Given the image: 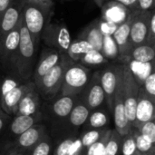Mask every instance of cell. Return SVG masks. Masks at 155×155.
Instances as JSON below:
<instances>
[{"label": "cell", "instance_id": "6da1fadb", "mask_svg": "<svg viewBox=\"0 0 155 155\" xmlns=\"http://www.w3.org/2000/svg\"><path fill=\"white\" fill-rule=\"evenodd\" d=\"M53 8V1L25 0L24 2L22 19L26 29L37 44H40L43 31L49 23Z\"/></svg>", "mask_w": 155, "mask_h": 155}, {"label": "cell", "instance_id": "7a4b0ae2", "mask_svg": "<svg viewBox=\"0 0 155 155\" xmlns=\"http://www.w3.org/2000/svg\"><path fill=\"white\" fill-rule=\"evenodd\" d=\"M38 47L39 44L34 40L33 36L26 29L23 19H21L19 45L13 66L18 76L25 81H28L33 75Z\"/></svg>", "mask_w": 155, "mask_h": 155}, {"label": "cell", "instance_id": "3957f363", "mask_svg": "<svg viewBox=\"0 0 155 155\" xmlns=\"http://www.w3.org/2000/svg\"><path fill=\"white\" fill-rule=\"evenodd\" d=\"M72 62L66 54L62 53L59 62L38 82L35 83V90L41 99L49 102L60 94L64 72Z\"/></svg>", "mask_w": 155, "mask_h": 155}, {"label": "cell", "instance_id": "277c9868", "mask_svg": "<svg viewBox=\"0 0 155 155\" xmlns=\"http://www.w3.org/2000/svg\"><path fill=\"white\" fill-rule=\"evenodd\" d=\"M92 75L91 69L78 62H72L66 68L60 91L62 95L78 96Z\"/></svg>", "mask_w": 155, "mask_h": 155}, {"label": "cell", "instance_id": "5b68a950", "mask_svg": "<svg viewBox=\"0 0 155 155\" xmlns=\"http://www.w3.org/2000/svg\"><path fill=\"white\" fill-rule=\"evenodd\" d=\"M44 113L39 111L32 115H15L11 119L8 126L2 134V143L0 145V155H3L11 146L14 141L27 129L40 123L43 120Z\"/></svg>", "mask_w": 155, "mask_h": 155}, {"label": "cell", "instance_id": "8992f818", "mask_svg": "<svg viewBox=\"0 0 155 155\" xmlns=\"http://www.w3.org/2000/svg\"><path fill=\"white\" fill-rule=\"evenodd\" d=\"M140 84L128 64H123V96L126 118L133 127Z\"/></svg>", "mask_w": 155, "mask_h": 155}, {"label": "cell", "instance_id": "52a82bcc", "mask_svg": "<svg viewBox=\"0 0 155 155\" xmlns=\"http://www.w3.org/2000/svg\"><path fill=\"white\" fill-rule=\"evenodd\" d=\"M41 40L48 47L54 48L61 53L66 54L72 42L68 27L63 23H48L43 31Z\"/></svg>", "mask_w": 155, "mask_h": 155}, {"label": "cell", "instance_id": "ba28073f", "mask_svg": "<svg viewBox=\"0 0 155 155\" xmlns=\"http://www.w3.org/2000/svg\"><path fill=\"white\" fill-rule=\"evenodd\" d=\"M78 99L84 104L90 111L104 106L105 95L100 81V71L92 73L87 84L78 95Z\"/></svg>", "mask_w": 155, "mask_h": 155}, {"label": "cell", "instance_id": "9c48e42d", "mask_svg": "<svg viewBox=\"0 0 155 155\" xmlns=\"http://www.w3.org/2000/svg\"><path fill=\"white\" fill-rule=\"evenodd\" d=\"M123 75V64H112L100 70V81L105 95V104L112 114L113 102L118 83Z\"/></svg>", "mask_w": 155, "mask_h": 155}, {"label": "cell", "instance_id": "30bf717a", "mask_svg": "<svg viewBox=\"0 0 155 155\" xmlns=\"http://www.w3.org/2000/svg\"><path fill=\"white\" fill-rule=\"evenodd\" d=\"M153 12V9L150 11H142L139 9L131 11L130 39L133 47L145 44L149 22Z\"/></svg>", "mask_w": 155, "mask_h": 155}, {"label": "cell", "instance_id": "8fae6325", "mask_svg": "<svg viewBox=\"0 0 155 155\" xmlns=\"http://www.w3.org/2000/svg\"><path fill=\"white\" fill-rule=\"evenodd\" d=\"M112 114L114 117V129L122 137L133 132V127L129 124L125 115L124 96H123V75L118 83L117 88L114 93Z\"/></svg>", "mask_w": 155, "mask_h": 155}, {"label": "cell", "instance_id": "7c38bea8", "mask_svg": "<svg viewBox=\"0 0 155 155\" xmlns=\"http://www.w3.org/2000/svg\"><path fill=\"white\" fill-rule=\"evenodd\" d=\"M35 88V84L33 81H25L21 84H16L6 92L1 94L0 107L1 109L9 114L14 116L15 109L20 100L31 90Z\"/></svg>", "mask_w": 155, "mask_h": 155}, {"label": "cell", "instance_id": "4fadbf2b", "mask_svg": "<svg viewBox=\"0 0 155 155\" xmlns=\"http://www.w3.org/2000/svg\"><path fill=\"white\" fill-rule=\"evenodd\" d=\"M25 0H12L0 18V40L21 22Z\"/></svg>", "mask_w": 155, "mask_h": 155}, {"label": "cell", "instance_id": "5bb4252c", "mask_svg": "<svg viewBox=\"0 0 155 155\" xmlns=\"http://www.w3.org/2000/svg\"><path fill=\"white\" fill-rule=\"evenodd\" d=\"M154 105L155 99L150 97L140 85L135 108V120L133 125V129L137 128L139 125L145 122L155 119Z\"/></svg>", "mask_w": 155, "mask_h": 155}, {"label": "cell", "instance_id": "9a60e30c", "mask_svg": "<svg viewBox=\"0 0 155 155\" xmlns=\"http://www.w3.org/2000/svg\"><path fill=\"white\" fill-rule=\"evenodd\" d=\"M46 134V128L44 124L38 123L22 134H20L11 144L9 149H19L25 153H28L45 135ZM8 149V150H9Z\"/></svg>", "mask_w": 155, "mask_h": 155}, {"label": "cell", "instance_id": "2e32d148", "mask_svg": "<svg viewBox=\"0 0 155 155\" xmlns=\"http://www.w3.org/2000/svg\"><path fill=\"white\" fill-rule=\"evenodd\" d=\"M101 11L103 21L118 26L128 19L132 10L115 0H109L101 6Z\"/></svg>", "mask_w": 155, "mask_h": 155}, {"label": "cell", "instance_id": "e0dca14e", "mask_svg": "<svg viewBox=\"0 0 155 155\" xmlns=\"http://www.w3.org/2000/svg\"><path fill=\"white\" fill-rule=\"evenodd\" d=\"M20 24L0 40V58L5 65L14 64L20 39Z\"/></svg>", "mask_w": 155, "mask_h": 155}, {"label": "cell", "instance_id": "ac0fdd59", "mask_svg": "<svg viewBox=\"0 0 155 155\" xmlns=\"http://www.w3.org/2000/svg\"><path fill=\"white\" fill-rule=\"evenodd\" d=\"M62 53L58 50L47 47L45 48L39 56V59L35 63L33 72V82H38L48 71H50L60 60Z\"/></svg>", "mask_w": 155, "mask_h": 155}, {"label": "cell", "instance_id": "d6986e66", "mask_svg": "<svg viewBox=\"0 0 155 155\" xmlns=\"http://www.w3.org/2000/svg\"><path fill=\"white\" fill-rule=\"evenodd\" d=\"M78 101V96L59 94L50 102V113L58 121L65 122L73 107Z\"/></svg>", "mask_w": 155, "mask_h": 155}, {"label": "cell", "instance_id": "ffe728a7", "mask_svg": "<svg viewBox=\"0 0 155 155\" xmlns=\"http://www.w3.org/2000/svg\"><path fill=\"white\" fill-rule=\"evenodd\" d=\"M41 97L35 89L29 91L18 103L15 115H32L41 111Z\"/></svg>", "mask_w": 155, "mask_h": 155}, {"label": "cell", "instance_id": "44dd1931", "mask_svg": "<svg viewBox=\"0 0 155 155\" xmlns=\"http://www.w3.org/2000/svg\"><path fill=\"white\" fill-rule=\"evenodd\" d=\"M130 24L131 16L129 15L128 19L118 25L112 35L118 46L120 56H128L131 49L133 48L130 39Z\"/></svg>", "mask_w": 155, "mask_h": 155}, {"label": "cell", "instance_id": "7402d4cb", "mask_svg": "<svg viewBox=\"0 0 155 155\" xmlns=\"http://www.w3.org/2000/svg\"><path fill=\"white\" fill-rule=\"evenodd\" d=\"M111 113L106 106L100 107L94 111H91L84 126V131L93 130V129H108L110 123Z\"/></svg>", "mask_w": 155, "mask_h": 155}, {"label": "cell", "instance_id": "603a6c76", "mask_svg": "<svg viewBox=\"0 0 155 155\" xmlns=\"http://www.w3.org/2000/svg\"><path fill=\"white\" fill-rule=\"evenodd\" d=\"M78 37L87 41L94 47V49L101 52L104 40V34L100 28L99 19L88 24L82 30Z\"/></svg>", "mask_w": 155, "mask_h": 155}, {"label": "cell", "instance_id": "cb8c5ba5", "mask_svg": "<svg viewBox=\"0 0 155 155\" xmlns=\"http://www.w3.org/2000/svg\"><path fill=\"white\" fill-rule=\"evenodd\" d=\"M90 113L91 111L87 108V106L78 99L77 103L74 104L67 117V125L74 130L81 128L85 124Z\"/></svg>", "mask_w": 155, "mask_h": 155}, {"label": "cell", "instance_id": "d4e9b609", "mask_svg": "<svg viewBox=\"0 0 155 155\" xmlns=\"http://www.w3.org/2000/svg\"><path fill=\"white\" fill-rule=\"evenodd\" d=\"M154 56L155 46L143 44L134 46L127 57H131L133 60L139 63H151L153 61Z\"/></svg>", "mask_w": 155, "mask_h": 155}, {"label": "cell", "instance_id": "484cf974", "mask_svg": "<svg viewBox=\"0 0 155 155\" xmlns=\"http://www.w3.org/2000/svg\"><path fill=\"white\" fill-rule=\"evenodd\" d=\"M94 50V47L85 40L77 37L74 40H72L66 54L74 62H79L81 57L86 53Z\"/></svg>", "mask_w": 155, "mask_h": 155}, {"label": "cell", "instance_id": "4316f807", "mask_svg": "<svg viewBox=\"0 0 155 155\" xmlns=\"http://www.w3.org/2000/svg\"><path fill=\"white\" fill-rule=\"evenodd\" d=\"M101 53L107 60H114L120 56L118 46L112 35H104Z\"/></svg>", "mask_w": 155, "mask_h": 155}, {"label": "cell", "instance_id": "83f0119b", "mask_svg": "<svg viewBox=\"0 0 155 155\" xmlns=\"http://www.w3.org/2000/svg\"><path fill=\"white\" fill-rule=\"evenodd\" d=\"M108 62H109V60H107L100 51L94 49V50L86 53L84 55H83L78 63L88 67V66L103 65V64H107Z\"/></svg>", "mask_w": 155, "mask_h": 155}, {"label": "cell", "instance_id": "f1b7e54d", "mask_svg": "<svg viewBox=\"0 0 155 155\" xmlns=\"http://www.w3.org/2000/svg\"><path fill=\"white\" fill-rule=\"evenodd\" d=\"M123 137L117 133L115 129H112L109 139L105 144L104 155H117L122 147Z\"/></svg>", "mask_w": 155, "mask_h": 155}, {"label": "cell", "instance_id": "f546056e", "mask_svg": "<svg viewBox=\"0 0 155 155\" xmlns=\"http://www.w3.org/2000/svg\"><path fill=\"white\" fill-rule=\"evenodd\" d=\"M53 141L45 134L28 153L27 155H50L53 151Z\"/></svg>", "mask_w": 155, "mask_h": 155}, {"label": "cell", "instance_id": "4dcf8cb0", "mask_svg": "<svg viewBox=\"0 0 155 155\" xmlns=\"http://www.w3.org/2000/svg\"><path fill=\"white\" fill-rule=\"evenodd\" d=\"M133 135L135 140L136 149L139 153L142 154L146 153H155V144H153L151 142H149L146 138H144L136 129H133Z\"/></svg>", "mask_w": 155, "mask_h": 155}, {"label": "cell", "instance_id": "1f68e13d", "mask_svg": "<svg viewBox=\"0 0 155 155\" xmlns=\"http://www.w3.org/2000/svg\"><path fill=\"white\" fill-rule=\"evenodd\" d=\"M106 130L107 129H98V130L93 129V130L84 131V133L79 137L81 143H82L83 147L84 148V150H86L89 146H91L92 144H94V143L99 141V139L104 135V134L105 133Z\"/></svg>", "mask_w": 155, "mask_h": 155}, {"label": "cell", "instance_id": "d6a6232c", "mask_svg": "<svg viewBox=\"0 0 155 155\" xmlns=\"http://www.w3.org/2000/svg\"><path fill=\"white\" fill-rule=\"evenodd\" d=\"M111 131H112V129H110V128L107 129L105 131V133L104 134V135L99 139V141H97L96 143H94V144L89 146L85 150V153H86L85 155H104L105 144L109 139Z\"/></svg>", "mask_w": 155, "mask_h": 155}, {"label": "cell", "instance_id": "836d02e7", "mask_svg": "<svg viewBox=\"0 0 155 155\" xmlns=\"http://www.w3.org/2000/svg\"><path fill=\"white\" fill-rule=\"evenodd\" d=\"M134 129L138 130V132L153 144H155V119L145 122Z\"/></svg>", "mask_w": 155, "mask_h": 155}, {"label": "cell", "instance_id": "e575fe53", "mask_svg": "<svg viewBox=\"0 0 155 155\" xmlns=\"http://www.w3.org/2000/svg\"><path fill=\"white\" fill-rule=\"evenodd\" d=\"M121 151L123 155H135L138 153L133 132L123 137Z\"/></svg>", "mask_w": 155, "mask_h": 155}, {"label": "cell", "instance_id": "d590c367", "mask_svg": "<svg viewBox=\"0 0 155 155\" xmlns=\"http://www.w3.org/2000/svg\"><path fill=\"white\" fill-rule=\"evenodd\" d=\"M141 86L150 97L155 99V73L153 69L151 70L150 74L146 76L143 85Z\"/></svg>", "mask_w": 155, "mask_h": 155}, {"label": "cell", "instance_id": "8d00e7d4", "mask_svg": "<svg viewBox=\"0 0 155 155\" xmlns=\"http://www.w3.org/2000/svg\"><path fill=\"white\" fill-rule=\"evenodd\" d=\"M74 137L70 136L64 140H63L58 145L57 147L54 149V155H68L69 152V148L74 141Z\"/></svg>", "mask_w": 155, "mask_h": 155}, {"label": "cell", "instance_id": "74e56055", "mask_svg": "<svg viewBox=\"0 0 155 155\" xmlns=\"http://www.w3.org/2000/svg\"><path fill=\"white\" fill-rule=\"evenodd\" d=\"M145 44L155 46V15L154 10L152 13L150 22H149V26H148V33L146 36V42Z\"/></svg>", "mask_w": 155, "mask_h": 155}, {"label": "cell", "instance_id": "f35d334b", "mask_svg": "<svg viewBox=\"0 0 155 155\" xmlns=\"http://www.w3.org/2000/svg\"><path fill=\"white\" fill-rule=\"evenodd\" d=\"M85 151L84 148L83 147L80 138H74L70 148H69V152L68 155H83V152Z\"/></svg>", "mask_w": 155, "mask_h": 155}, {"label": "cell", "instance_id": "ab89813d", "mask_svg": "<svg viewBox=\"0 0 155 155\" xmlns=\"http://www.w3.org/2000/svg\"><path fill=\"white\" fill-rule=\"evenodd\" d=\"M12 116H10L9 114H7L6 113H5L1 108H0V134H2L5 130L6 129V127L8 126Z\"/></svg>", "mask_w": 155, "mask_h": 155}, {"label": "cell", "instance_id": "60d3db41", "mask_svg": "<svg viewBox=\"0 0 155 155\" xmlns=\"http://www.w3.org/2000/svg\"><path fill=\"white\" fill-rule=\"evenodd\" d=\"M99 24H100V28L104 35H113L115 28L117 27L114 25H111V24H108V23L103 21L102 19H99Z\"/></svg>", "mask_w": 155, "mask_h": 155}, {"label": "cell", "instance_id": "b9f144b4", "mask_svg": "<svg viewBox=\"0 0 155 155\" xmlns=\"http://www.w3.org/2000/svg\"><path fill=\"white\" fill-rule=\"evenodd\" d=\"M154 0H138V8L142 11H150L153 9Z\"/></svg>", "mask_w": 155, "mask_h": 155}, {"label": "cell", "instance_id": "7bdbcfd3", "mask_svg": "<svg viewBox=\"0 0 155 155\" xmlns=\"http://www.w3.org/2000/svg\"><path fill=\"white\" fill-rule=\"evenodd\" d=\"M115 1L124 5L130 10H135L138 8V0H115Z\"/></svg>", "mask_w": 155, "mask_h": 155}, {"label": "cell", "instance_id": "ee69618b", "mask_svg": "<svg viewBox=\"0 0 155 155\" xmlns=\"http://www.w3.org/2000/svg\"><path fill=\"white\" fill-rule=\"evenodd\" d=\"M3 155H27V153H25L22 150H19V149L11 148V149L7 150Z\"/></svg>", "mask_w": 155, "mask_h": 155}, {"label": "cell", "instance_id": "f6af8a7d", "mask_svg": "<svg viewBox=\"0 0 155 155\" xmlns=\"http://www.w3.org/2000/svg\"><path fill=\"white\" fill-rule=\"evenodd\" d=\"M12 0H0V18L4 14V12L6 10V8L9 6Z\"/></svg>", "mask_w": 155, "mask_h": 155}, {"label": "cell", "instance_id": "bcb514c9", "mask_svg": "<svg viewBox=\"0 0 155 155\" xmlns=\"http://www.w3.org/2000/svg\"><path fill=\"white\" fill-rule=\"evenodd\" d=\"M94 3L96 4V5L97 6H99V7H101L105 2H107V1H109V0H94Z\"/></svg>", "mask_w": 155, "mask_h": 155}, {"label": "cell", "instance_id": "7dc6e473", "mask_svg": "<svg viewBox=\"0 0 155 155\" xmlns=\"http://www.w3.org/2000/svg\"><path fill=\"white\" fill-rule=\"evenodd\" d=\"M143 155H155V153H146V154H143Z\"/></svg>", "mask_w": 155, "mask_h": 155}, {"label": "cell", "instance_id": "c3c4849f", "mask_svg": "<svg viewBox=\"0 0 155 155\" xmlns=\"http://www.w3.org/2000/svg\"><path fill=\"white\" fill-rule=\"evenodd\" d=\"M0 99H1V84H0ZM1 108V107H0Z\"/></svg>", "mask_w": 155, "mask_h": 155}, {"label": "cell", "instance_id": "681fc988", "mask_svg": "<svg viewBox=\"0 0 155 155\" xmlns=\"http://www.w3.org/2000/svg\"><path fill=\"white\" fill-rule=\"evenodd\" d=\"M135 155H143V154H142L141 153H139V152H138V153H136V154H135Z\"/></svg>", "mask_w": 155, "mask_h": 155}]
</instances>
